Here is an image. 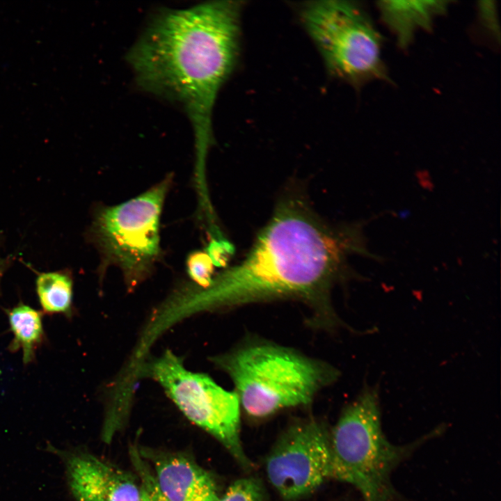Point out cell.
Instances as JSON below:
<instances>
[{"instance_id":"obj_17","label":"cell","mask_w":501,"mask_h":501,"mask_svg":"<svg viewBox=\"0 0 501 501\" xmlns=\"http://www.w3.org/2000/svg\"><path fill=\"white\" fill-rule=\"evenodd\" d=\"M206 250V253L216 267H223L233 253L232 244L223 239H213Z\"/></svg>"},{"instance_id":"obj_8","label":"cell","mask_w":501,"mask_h":501,"mask_svg":"<svg viewBox=\"0 0 501 501\" xmlns=\"http://www.w3.org/2000/svg\"><path fill=\"white\" fill-rule=\"evenodd\" d=\"M330 431L313 419L292 424L267 456L268 479L286 501L301 499L333 479Z\"/></svg>"},{"instance_id":"obj_15","label":"cell","mask_w":501,"mask_h":501,"mask_svg":"<svg viewBox=\"0 0 501 501\" xmlns=\"http://www.w3.org/2000/svg\"><path fill=\"white\" fill-rule=\"evenodd\" d=\"M217 501H267L262 482L255 477L236 480Z\"/></svg>"},{"instance_id":"obj_9","label":"cell","mask_w":501,"mask_h":501,"mask_svg":"<svg viewBox=\"0 0 501 501\" xmlns=\"http://www.w3.org/2000/svg\"><path fill=\"white\" fill-rule=\"evenodd\" d=\"M49 449L62 459L75 501H141L138 479L131 472L87 452Z\"/></svg>"},{"instance_id":"obj_1","label":"cell","mask_w":501,"mask_h":501,"mask_svg":"<svg viewBox=\"0 0 501 501\" xmlns=\"http://www.w3.org/2000/svg\"><path fill=\"white\" fill-rule=\"evenodd\" d=\"M244 3L214 1L161 10L127 56L141 88L184 109L199 166L212 144L215 102L238 62Z\"/></svg>"},{"instance_id":"obj_5","label":"cell","mask_w":501,"mask_h":501,"mask_svg":"<svg viewBox=\"0 0 501 501\" xmlns=\"http://www.w3.org/2000/svg\"><path fill=\"white\" fill-rule=\"evenodd\" d=\"M297 11L330 74L355 87L386 78L382 38L359 6L348 1H312L302 3Z\"/></svg>"},{"instance_id":"obj_2","label":"cell","mask_w":501,"mask_h":501,"mask_svg":"<svg viewBox=\"0 0 501 501\" xmlns=\"http://www.w3.org/2000/svg\"><path fill=\"white\" fill-rule=\"evenodd\" d=\"M301 199L282 200L239 264L210 285L187 294L189 311L240 305L275 298L324 296L340 271L348 245Z\"/></svg>"},{"instance_id":"obj_10","label":"cell","mask_w":501,"mask_h":501,"mask_svg":"<svg viewBox=\"0 0 501 501\" xmlns=\"http://www.w3.org/2000/svg\"><path fill=\"white\" fill-rule=\"evenodd\" d=\"M157 486L170 501H217L218 490L211 474L193 459L180 452L140 448Z\"/></svg>"},{"instance_id":"obj_7","label":"cell","mask_w":501,"mask_h":501,"mask_svg":"<svg viewBox=\"0 0 501 501\" xmlns=\"http://www.w3.org/2000/svg\"><path fill=\"white\" fill-rule=\"evenodd\" d=\"M152 373L191 422L218 440L242 468H251L241 442V404L236 392L223 389L207 375L186 370L168 350L154 363Z\"/></svg>"},{"instance_id":"obj_14","label":"cell","mask_w":501,"mask_h":501,"mask_svg":"<svg viewBox=\"0 0 501 501\" xmlns=\"http://www.w3.org/2000/svg\"><path fill=\"white\" fill-rule=\"evenodd\" d=\"M131 461L135 468L141 488V501H170L160 491L152 470L141 456L138 447L132 445L129 450Z\"/></svg>"},{"instance_id":"obj_12","label":"cell","mask_w":501,"mask_h":501,"mask_svg":"<svg viewBox=\"0 0 501 501\" xmlns=\"http://www.w3.org/2000/svg\"><path fill=\"white\" fill-rule=\"evenodd\" d=\"M10 329L14 334L11 348L22 349L23 361L32 360L35 351L42 339L43 330L40 314L29 305L20 304L8 315Z\"/></svg>"},{"instance_id":"obj_6","label":"cell","mask_w":501,"mask_h":501,"mask_svg":"<svg viewBox=\"0 0 501 501\" xmlns=\"http://www.w3.org/2000/svg\"><path fill=\"white\" fill-rule=\"evenodd\" d=\"M170 180L166 177L133 199L101 209L93 223L105 265L120 267L130 288L150 273L159 257V218Z\"/></svg>"},{"instance_id":"obj_11","label":"cell","mask_w":501,"mask_h":501,"mask_svg":"<svg viewBox=\"0 0 501 501\" xmlns=\"http://www.w3.org/2000/svg\"><path fill=\"white\" fill-rule=\"evenodd\" d=\"M447 3L441 1H381L378 6L399 45L406 46L418 29L430 27L434 17L445 10Z\"/></svg>"},{"instance_id":"obj_13","label":"cell","mask_w":501,"mask_h":501,"mask_svg":"<svg viewBox=\"0 0 501 501\" xmlns=\"http://www.w3.org/2000/svg\"><path fill=\"white\" fill-rule=\"evenodd\" d=\"M36 291L45 312H67L71 308L72 281L66 273L44 272L36 279Z\"/></svg>"},{"instance_id":"obj_3","label":"cell","mask_w":501,"mask_h":501,"mask_svg":"<svg viewBox=\"0 0 501 501\" xmlns=\"http://www.w3.org/2000/svg\"><path fill=\"white\" fill-rule=\"evenodd\" d=\"M438 433L406 445H395L384 435L377 392L365 390L345 408L329 433L333 479L348 483L364 501H401L391 474L415 450Z\"/></svg>"},{"instance_id":"obj_16","label":"cell","mask_w":501,"mask_h":501,"mask_svg":"<svg viewBox=\"0 0 501 501\" xmlns=\"http://www.w3.org/2000/svg\"><path fill=\"white\" fill-rule=\"evenodd\" d=\"M186 267L190 278L202 289L210 285L213 279L214 264L206 253H191L187 258Z\"/></svg>"},{"instance_id":"obj_4","label":"cell","mask_w":501,"mask_h":501,"mask_svg":"<svg viewBox=\"0 0 501 501\" xmlns=\"http://www.w3.org/2000/svg\"><path fill=\"white\" fill-rule=\"evenodd\" d=\"M214 363L230 376L241 406L255 418L309 404L337 376L323 363L273 344L245 347Z\"/></svg>"}]
</instances>
